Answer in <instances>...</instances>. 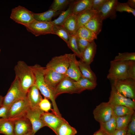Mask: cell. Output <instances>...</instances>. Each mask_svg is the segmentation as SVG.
<instances>
[{"mask_svg": "<svg viewBox=\"0 0 135 135\" xmlns=\"http://www.w3.org/2000/svg\"><path fill=\"white\" fill-rule=\"evenodd\" d=\"M76 35L81 38L90 42H91L97 38L96 34L84 26L78 28Z\"/></svg>", "mask_w": 135, "mask_h": 135, "instance_id": "obj_30", "label": "cell"}, {"mask_svg": "<svg viewBox=\"0 0 135 135\" xmlns=\"http://www.w3.org/2000/svg\"><path fill=\"white\" fill-rule=\"evenodd\" d=\"M53 34L58 36L67 44L70 34L62 26H54Z\"/></svg>", "mask_w": 135, "mask_h": 135, "instance_id": "obj_36", "label": "cell"}, {"mask_svg": "<svg viewBox=\"0 0 135 135\" xmlns=\"http://www.w3.org/2000/svg\"><path fill=\"white\" fill-rule=\"evenodd\" d=\"M26 96L31 108L38 106L39 104L43 99L35 84L30 88Z\"/></svg>", "mask_w": 135, "mask_h": 135, "instance_id": "obj_19", "label": "cell"}, {"mask_svg": "<svg viewBox=\"0 0 135 135\" xmlns=\"http://www.w3.org/2000/svg\"><path fill=\"white\" fill-rule=\"evenodd\" d=\"M10 18L16 22L24 26L34 20L33 12L20 6L12 9Z\"/></svg>", "mask_w": 135, "mask_h": 135, "instance_id": "obj_7", "label": "cell"}, {"mask_svg": "<svg viewBox=\"0 0 135 135\" xmlns=\"http://www.w3.org/2000/svg\"><path fill=\"white\" fill-rule=\"evenodd\" d=\"M44 112L38 106L34 108L30 107L26 114V117L30 122L32 130L35 134L40 129L46 126L41 118Z\"/></svg>", "mask_w": 135, "mask_h": 135, "instance_id": "obj_12", "label": "cell"}, {"mask_svg": "<svg viewBox=\"0 0 135 135\" xmlns=\"http://www.w3.org/2000/svg\"><path fill=\"white\" fill-rule=\"evenodd\" d=\"M4 118H0V122Z\"/></svg>", "mask_w": 135, "mask_h": 135, "instance_id": "obj_51", "label": "cell"}, {"mask_svg": "<svg viewBox=\"0 0 135 135\" xmlns=\"http://www.w3.org/2000/svg\"><path fill=\"white\" fill-rule=\"evenodd\" d=\"M116 117L113 114L107 121L100 123V129L106 135H110L116 129Z\"/></svg>", "mask_w": 135, "mask_h": 135, "instance_id": "obj_27", "label": "cell"}, {"mask_svg": "<svg viewBox=\"0 0 135 135\" xmlns=\"http://www.w3.org/2000/svg\"><path fill=\"white\" fill-rule=\"evenodd\" d=\"M128 65L129 61H110L107 78L112 81L129 78L127 73Z\"/></svg>", "mask_w": 135, "mask_h": 135, "instance_id": "obj_5", "label": "cell"}, {"mask_svg": "<svg viewBox=\"0 0 135 135\" xmlns=\"http://www.w3.org/2000/svg\"><path fill=\"white\" fill-rule=\"evenodd\" d=\"M44 80L54 90L56 87L66 76L65 74L44 67Z\"/></svg>", "mask_w": 135, "mask_h": 135, "instance_id": "obj_17", "label": "cell"}, {"mask_svg": "<svg viewBox=\"0 0 135 135\" xmlns=\"http://www.w3.org/2000/svg\"><path fill=\"white\" fill-rule=\"evenodd\" d=\"M3 97L0 95V107L2 106Z\"/></svg>", "mask_w": 135, "mask_h": 135, "instance_id": "obj_50", "label": "cell"}, {"mask_svg": "<svg viewBox=\"0 0 135 135\" xmlns=\"http://www.w3.org/2000/svg\"><path fill=\"white\" fill-rule=\"evenodd\" d=\"M93 135H106L100 129L95 132Z\"/></svg>", "mask_w": 135, "mask_h": 135, "instance_id": "obj_48", "label": "cell"}, {"mask_svg": "<svg viewBox=\"0 0 135 135\" xmlns=\"http://www.w3.org/2000/svg\"><path fill=\"white\" fill-rule=\"evenodd\" d=\"M30 66L34 75L35 84L44 97L51 100L54 112L57 114H59L60 112L55 101L56 98L54 96V90L48 84L44 79V67L38 64Z\"/></svg>", "mask_w": 135, "mask_h": 135, "instance_id": "obj_1", "label": "cell"}, {"mask_svg": "<svg viewBox=\"0 0 135 135\" xmlns=\"http://www.w3.org/2000/svg\"><path fill=\"white\" fill-rule=\"evenodd\" d=\"M41 119L45 125L55 133L58 128L65 120L62 116H58L53 112H44L42 114Z\"/></svg>", "mask_w": 135, "mask_h": 135, "instance_id": "obj_14", "label": "cell"}, {"mask_svg": "<svg viewBox=\"0 0 135 135\" xmlns=\"http://www.w3.org/2000/svg\"><path fill=\"white\" fill-rule=\"evenodd\" d=\"M77 14H72L64 22L62 26L70 35H76V32Z\"/></svg>", "mask_w": 135, "mask_h": 135, "instance_id": "obj_26", "label": "cell"}, {"mask_svg": "<svg viewBox=\"0 0 135 135\" xmlns=\"http://www.w3.org/2000/svg\"><path fill=\"white\" fill-rule=\"evenodd\" d=\"M127 133L135 135V112L132 115L128 126Z\"/></svg>", "mask_w": 135, "mask_h": 135, "instance_id": "obj_43", "label": "cell"}, {"mask_svg": "<svg viewBox=\"0 0 135 135\" xmlns=\"http://www.w3.org/2000/svg\"></svg>", "mask_w": 135, "mask_h": 135, "instance_id": "obj_53", "label": "cell"}, {"mask_svg": "<svg viewBox=\"0 0 135 135\" xmlns=\"http://www.w3.org/2000/svg\"><path fill=\"white\" fill-rule=\"evenodd\" d=\"M108 102L113 106H123L134 110L135 101L124 96L116 90L114 86L111 85V90Z\"/></svg>", "mask_w": 135, "mask_h": 135, "instance_id": "obj_11", "label": "cell"}, {"mask_svg": "<svg viewBox=\"0 0 135 135\" xmlns=\"http://www.w3.org/2000/svg\"><path fill=\"white\" fill-rule=\"evenodd\" d=\"M93 114L95 120L100 123L106 122L113 114L112 106L108 102H102L96 106Z\"/></svg>", "mask_w": 135, "mask_h": 135, "instance_id": "obj_9", "label": "cell"}, {"mask_svg": "<svg viewBox=\"0 0 135 135\" xmlns=\"http://www.w3.org/2000/svg\"><path fill=\"white\" fill-rule=\"evenodd\" d=\"M112 107L113 114L116 117L132 114L135 112L134 110L125 106H112Z\"/></svg>", "mask_w": 135, "mask_h": 135, "instance_id": "obj_33", "label": "cell"}, {"mask_svg": "<svg viewBox=\"0 0 135 135\" xmlns=\"http://www.w3.org/2000/svg\"><path fill=\"white\" fill-rule=\"evenodd\" d=\"M126 3L131 8L134 9L135 8V0H128Z\"/></svg>", "mask_w": 135, "mask_h": 135, "instance_id": "obj_47", "label": "cell"}, {"mask_svg": "<svg viewBox=\"0 0 135 135\" xmlns=\"http://www.w3.org/2000/svg\"><path fill=\"white\" fill-rule=\"evenodd\" d=\"M92 0L74 1L72 7L73 14H77L88 8H92Z\"/></svg>", "mask_w": 135, "mask_h": 135, "instance_id": "obj_28", "label": "cell"}, {"mask_svg": "<svg viewBox=\"0 0 135 135\" xmlns=\"http://www.w3.org/2000/svg\"><path fill=\"white\" fill-rule=\"evenodd\" d=\"M40 108L44 112H48L50 110L52 111L53 109L51 108V104L46 98L42 99L39 104Z\"/></svg>", "mask_w": 135, "mask_h": 135, "instance_id": "obj_41", "label": "cell"}, {"mask_svg": "<svg viewBox=\"0 0 135 135\" xmlns=\"http://www.w3.org/2000/svg\"><path fill=\"white\" fill-rule=\"evenodd\" d=\"M26 94L23 91L18 80L15 78L6 94L3 97L2 105L12 104L16 101L26 97Z\"/></svg>", "mask_w": 135, "mask_h": 135, "instance_id": "obj_6", "label": "cell"}, {"mask_svg": "<svg viewBox=\"0 0 135 135\" xmlns=\"http://www.w3.org/2000/svg\"><path fill=\"white\" fill-rule=\"evenodd\" d=\"M14 124L16 135H23L32 130V124L26 117L14 121Z\"/></svg>", "mask_w": 135, "mask_h": 135, "instance_id": "obj_18", "label": "cell"}, {"mask_svg": "<svg viewBox=\"0 0 135 135\" xmlns=\"http://www.w3.org/2000/svg\"><path fill=\"white\" fill-rule=\"evenodd\" d=\"M68 66V54H66L52 58L46 67L66 75Z\"/></svg>", "mask_w": 135, "mask_h": 135, "instance_id": "obj_10", "label": "cell"}, {"mask_svg": "<svg viewBox=\"0 0 135 135\" xmlns=\"http://www.w3.org/2000/svg\"><path fill=\"white\" fill-rule=\"evenodd\" d=\"M113 60L120 62L135 61V53L128 52L119 53L118 55L115 57Z\"/></svg>", "mask_w": 135, "mask_h": 135, "instance_id": "obj_38", "label": "cell"}, {"mask_svg": "<svg viewBox=\"0 0 135 135\" xmlns=\"http://www.w3.org/2000/svg\"><path fill=\"white\" fill-rule=\"evenodd\" d=\"M68 47L70 48L78 57L82 60V57L78 48L76 35H70L68 44Z\"/></svg>", "mask_w": 135, "mask_h": 135, "instance_id": "obj_35", "label": "cell"}, {"mask_svg": "<svg viewBox=\"0 0 135 135\" xmlns=\"http://www.w3.org/2000/svg\"><path fill=\"white\" fill-rule=\"evenodd\" d=\"M76 40L78 48L82 57V55L84 51L91 42L76 36Z\"/></svg>", "mask_w": 135, "mask_h": 135, "instance_id": "obj_40", "label": "cell"}, {"mask_svg": "<svg viewBox=\"0 0 135 135\" xmlns=\"http://www.w3.org/2000/svg\"><path fill=\"white\" fill-rule=\"evenodd\" d=\"M127 73L129 78L135 80V61H129Z\"/></svg>", "mask_w": 135, "mask_h": 135, "instance_id": "obj_42", "label": "cell"}, {"mask_svg": "<svg viewBox=\"0 0 135 135\" xmlns=\"http://www.w3.org/2000/svg\"><path fill=\"white\" fill-rule=\"evenodd\" d=\"M14 70L15 78L18 80L23 91L27 94L30 88L35 83L34 75L30 66L24 61L19 60Z\"/></svg>", "mask_w": 135, "mask_h": 135, "instance_id": "obj_2", "label": "cell"}, {"mask_svg": "<svg viewBox=\"0 0 135 135\" xmlns=\"http://www.w3.org/2000/svg\"><path fill=\"white\" fill-rule=\"evenodd\" d=\"M96 50V45L94 40L90 42L82 55V60L84 62L90 64L93 61Z\"/></svg>", "mask_w": 135, "mask_h": 135, "instance_id": "obj_23", "label": "cell"}, {"mask_svg": "<svg viewBox=\"0 0 135 135\" xmlns=\"http://www.w3.org/2000/svg\"><path fill=\"white\" fill-rule=\"evenodd\" d=\"M75 81L66 76L59 83L54 90V96L56 98L61 94L67 93L70 94H79L76 88Z\"/></svg>", "mask_w": 135, "mask_h": 135, "instance_id": "obj_13", "label": "cell"}, {"mask_svg": "<svg viewBox=\"0 0 135 135\" xmlns=\"http://www.w3.org/2000/svg\"><path fill=\"white\" fill-rule=\"evenodd\" d=\"M126 135H132V134H130L127 133Z\"/></svg>", "mask_w": 135, "mask_h": 135, "instance_id": "obj_52", "label": "cell"}, {"mask_svg": "<svg viewBox=\"0 0 135 135\" xmlns=\"http://www.w3.org/2000/svg\"><path fill=\"white\" fill-rule=\"evenodd\" d=\"M69 59V66L66 76L74 81L78 80L83 76L80 71L78 64V60L74 54H68Z\"/></svg>", "mask_w": 135, "mask_h": 135, "instance_id": "obj_15", "label": "cell"}, {"mask_svg": "<svg viewBox=\"0 0 135 135\" xmlns=\"http://www.w3.org/2000/svg\"><path fill=\"white\" fill-rule=\"evenodd\" d=\"M74 1L73 0L70 3L66 10L62 11L57 18L52 21L54 26H62L68 18L73 14L72 7Z\"/></svg>", "mask_w": 135, "mask_h": 135, "instance_id": "obj_32", "label": "cell"}, {"mask_svg": "<svg viewBox=\"0 0 135 135\" xmlns=\"http://www.w3.org/2000/svg\"><path fill=\"white\" fill-rule=\"evenodd\" d=\"M98 12L97 10L91 8L77 14L76 31L79 28L84 26Z\"/></svg>", "mask_w": 135, "mask_h": 135, "instance_id": "obj_20", "label": "cell"}, {"mask_svg": "<svg viewBox=\"0 0 135 135\" xmlns=\"http://www.w3.org/2000/svg\"><path fill=\"white\" fill-rule=\"evenodd\" d=\"M116 12H126L130 13L135 16V9L130 8L126 2L122 3L118 1L116 5Z\"/></svg>", "mask_w": 135, "mask_h": 135, "instance_id": "obj_39", "label": "cell"}, {"mask_svg": "<svg viewBox=\"0 0 135 135\" xmlns=\"http://www.w3.org/2000/svg\"><path fill=\"white\" fill-rule=\"evenodd\" d=\"M117 0H108L97 10L103 20L109 18H115L116 16V7Z\"/></svg>", "mask_w": 135, "mask_h": 135, "instance_id": "obj_16", "label": "cell"}, {"mask_svg": "<svg viewBox=\"0 0 135 135\" xmlns=\"http://www.w3.org/2000/svg\"><path fill=\"white\" fill-rule=\"evenodd\" d=\"M132 114H128L123 116L116 117V129L127 128Z\"/></svg>", "mask_w": 135, "mask_h": 135, "instance_id": "obj_34", "label": "cell"}, {"mask_svg": "<svg viewBox=\"0 0 135 135\" xmlns=\"http://www.w3.org/2000/svg\"><path fill=\"white\" fill-rule=\"evenodd\" d=\"M11 105H2L0 107V118L6 119L8 111Z\"/></svg>", "mask_w": 135, "mask_h": 135, "instance_id": "obj_44", "label": "cell"}, {"mask_svg": "<svg viewBox=\"0 0 135 135\" xmlns=\"http://www.w3.org/2000/svg\"><path fill=\"white\" fill-rule=\"evenodd\" d=\"M76 86L79 94L85 90H92L97 85L96 82L90 80L82 76L78 80L75 81Z\"/></svg>", "mask_w": 135, "mask_h": 135, "instance_id": "obj_22", "label": "cell"}, {"mask_svg": "<svg viewBox=\"0 0 135 135\" xmlns=\"http://www.w3.org/2000/svg\"><path fill=\"white\" fill-rule=\"evenodd\" d=\"M24 26L28 32L36 36L53 34L54 25L52 21L46 22L34 20Z\"/></svg>", "mask_w": 135, "mask_h": 135, "instance_id": "obj_8", "label": "cell"}, {"mask_svg": "<svg viewBox=\"0 0 135 135\" xmlns=\"http://www.w3.org/2000/svg\"><path fill=\"white\" fill-rule=\"evenodd\" d=\"M35 134L32 130L28 132L23 135H34Z\"/></svg>", "mask_w": 135, "mask_h": 135, "instance_id": "obj_49", "label": "cell"}, {"mask_svg": "<svg viewBox=\"0 0 135 135\" xmlns=\"http://www.w3.org/2000/svg\"><path fill=\"white\" fill-rule=\"evenodd\" d=\"M79 68L83 77L92 81L96 82L97 77L91 69L90 64H88L80 60H78Z\"/></svg>", "mask_w": 135, "mask_h": 135, "instance_id": "obj_25", "label": "cell"}, {"mask_svg": "<svg viewBox=\"0 0 135 135\" xmlns=\"http://www.w3.org/2000/svg\"><path fill=\"white\" fill-rule=\"evenodd\" d=\"M108 0H92V8L94 10H97L104 4Z\"/></svg>", "mask_w": 135, "mask_h": 135, "instance_id": "obj_45", "label": "cell"}, {"mask_svg": "<svg viewBox=\"0 0 135 135\" xmlns=\"http://www.w3.org/2000/svg\"><path fill=\"white\" fill-rule=\"evenodd\" d=\"M0 133L5 135H16L14 122L4 119L0 122Z\"/></svg>", "mask_w": 135, "mask_h": 135, "instance_id": "obj_29", "label": "cell"}, {"mask_svg": "<svg viewBox=\"0 0 135 135\" xmlns=\"http://www.w3.org/2000/svg\"><path fill=\"white\" fill-rule=\"evenodd\" d=\"M72 1L70 0H54L50 8L56 11H61L68 5L70 4Z\"/></svg>", "mask_w": 135, "mask_h": 135, "instance_id": "obj_37", "label": "cell"}, {"mask_svg": "<svg viewBox=\"0 0 135 135\" xmlns=\"http://www.w3.org/2000/svg\"><path fill=\"white\" fill-rule=\"evenodd\" d=\"M103 20L98 12L84 26L98 35L102 30Z\"/></svg>", "mask_w": 135, "mask_h": 135, "instance_id": "obj_21", "label": "cell"}, {"mask_svg": "<svg viewBox=\"0 0 135 135\" xmlns=\"http://www.w3.org/2000/svg\"><path fill=\"white\" fill-rule=\"evenodd\" d=\"M62 11H56L50 9L48 10L39 13L33 12L34 20L40 21L50 22L53 17L60 15Z\"/></svg>", "mask_w": 135, "mask_h": 135, "instance_id": "obj_24", "label": "cell"}, {"mask_svg": "<svg viewBox=\"0 0 135 135\" xmlns=\"http://www.w3.org/2000/svg\"><path fill=\"white\" fill-rule=\"evenodd\" d=\"M77 132L76 130L65 120L58 128L55 134L56 135H75Z\"/></svg>", "mask_w": 135, "mask_h": 135, "instance_id": "obj_31", "label": "cell"}, {"mask_svg": "<svg viewBox=\"0 0 135 135\" xmlns=\"http://www.w3.org/2000/svg\"><path fill=\"white\" fill-rule=\"evenodd\" d=\"M112 81V84L118 92L125 97L135 100V80L127 78Z\"/></svg>", "mask_w": 135, "mask_h": 135, "instance_id": "obj_4", "label": "cell"}, {"mask_svg": "<svg viewBox=\"0 0 135 135\" xmlns=\"http://www.w3.org/2000/svg\"><path fill=\"white\" fill-rule=\"evenodd\" d=\"M128 128L122 129H116L110 135H126Z\"/></svg>", "mask_w": 135, "mask_h": 135, "instance_id": "obj_46", "label": "cell"}, {"mask_svg": "<svg viewBox=\"0 0 135 135\" xmlns=\"http://www.w3.org/2000/svg\"><path fill=\"white\" fill-rule=\"evenodd\" d=\"M30 107L26 96L18 100L12 104L8 111L6 119L14 122L26 117Z\"/></svg>", "mask_w": 135, "mask_h": 135, "instance_id": "obj_3", "label": "cell"}]
</instances>
